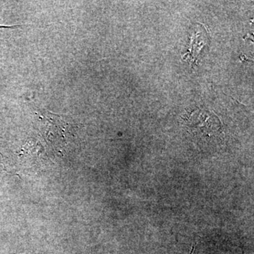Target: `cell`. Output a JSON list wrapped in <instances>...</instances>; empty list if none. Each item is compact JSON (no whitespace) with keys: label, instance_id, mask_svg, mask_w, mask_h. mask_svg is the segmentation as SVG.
I'll return each instance as SVG.
<instances>
[{"label":"cell","instance_id":"6da1fadb","mask_svg":"<svg viewBox=\"0 0 254 254\" xmlns=\"http://www.w3.org/2000/svg\"><path fill=\"white\" fill-rule=\"evenodd\" d=\"M200 117L197 116L196 113L191 115L189 119L188 126L198 134L206 135L213 134L218 132L220 129V124L218 119L211 117V115H202L200 112Z\"/></svg>","mask_w":254,"mask_h":254},{"label":"cell","instance_id":"7a4b0ae2","mask_svg":"<svg viewBox=\"0 0 254 254\" xmlns=\"http://www.w3.org/2000/svg\"><path fill=\"white\" fill-rule=\"evenodd\" d=\"M193 250H194V247H193V250H192V251H191V253H190V254H193Z\"/></svg>","mask_w":254,"mask_h":254}]
</instances>
